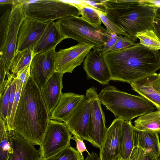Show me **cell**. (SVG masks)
Here are the masks:
<instances>
[{"mask_svg":"<svg viewBox=\"0 0 160 160\" xmlns=\"http://www.w3.org/2000/svg\"><path fill=\"white\" fill-rule=\"evenodd\" d=\"M56 23L65 39L71 38L89 45L94 51L102 52L103 49L108 31L101 25L90 23L81 17L72 16L58 19Z\"/></svg>","mask_w":160,"mask_h":160,"instance_id":"obj_5","label":"cell"},{"mask_svg":"<svg viewBox=\"0 0 160 160\" xmlns=\"http://www.w3.org/2000/svg\"><path fill=\"white\" fill-rule=\"evenodd\" d=\"M48 22H42L26 17L19 30L16 52L32 48L41 37Z\"/></svg>","mask_w":160,"mask_h":160,"instance_id":"obj_13","label":"cell"},{"mask_svg":"<svg viewBox=\"0 0 160 160\" xmlns=\"http://www.w3.org/2000/svg\"><path fill=\"white\" fill-rule=\"evenodd\" d=\"M63 75L55 72L48 80L46 87L41 90L49 116L58 104L62 94Z\"/></svg>","mask_w":160,"mask_h":160,"instance_id":"obj_18","label":"cell"},{"mask_svg":"<svg viewBox=\"0 0 160 160\" xmlns=\"http://www.w3.org/2000/svg\"><path fill=\"white\" fill-rule=\"evenodd\" d=\"M139 1L144 4L160 8V0H140Z\"/></svg>","mask_w":160,"mask_h":160,"instance_id":"obj_39","label":"cell"},{"mask_svg":"<svg viewBox=\"0 0 160 160\" xmlns=\"http://www.w3.org/2000/svg\"><path fill=\"white\" fill-rule=\"evenodd\" d=\"M33 56L32 48L16 52L11 61L9 72L16 76L31 63Z\"/></svg>","mask_w":160,"mask_h":160,"instance_id":"obj_24","label":"cell"},{"mask_svg":"<svg viewBox=\"0 0 160 160\" xmlns=\"http://www.w3.org/2000/svg\"><path fill=\"white\" fill-rule=\"evenodd\" d=\"M84 95L69 92L62 93L49 116L50 119L65 122L84 100Z\"/></svg>","mask_w":160,"mask_h":160,"instance_id":"obj_17","label":"cell"},{"mask_svg":"<svg viewBox=\"0 0 160 160\" xmlns=\"http://www.w3.org/2000/svg\"><path fill=\"white\" fill-rule=\"evenodd\" d=\"M153 30L160 40V8L156 12L153 22Z\"/></svg>","mask_w":160,"mask_h":160,"instance_id":"obj_36","label":"cell"},{"mask_svg":"<svg viewBox=\"0 0 160 160\" xmlns=\"http://www.w3.org/2000/svg\"><path fill=\"white\" fill-rule=\"evenodd\" d=\"M136 37L140 40L139 43L153 50H160V40L152 30L137 33Z\"/></svg>","mask_w":160,"mask_h":160,"instance_id":"obj_27","label":"cell"},{"mask_svg":"<svg viewBox=\"0 0 160 160\" xmlns=\"http://www.w3.org/2000/svg\"><path fill=\"white\" fill-rule=\"evenodd\" d=\"M96 88L87 89L85 98L65 122L70 132L80 139L87 141V131L92 103L98 95Z\"/></svg>","mask_w":160,"mask_h":160,"instance_id":"obj_9","label":"cell"},{"mask_svg":"<svg viewBox=\"0 0 160 160\" xmlns=\"http://www.w3.org/2000/svg\"><path fill=\"white\" fill-rule=\"evenodd\" d=\"M24 2L22 0H0V4L2 6L6 4H10L12 5H20Z\"/></svg>","mask_w":160,"mask_h":160,"instance_id":"obj_38","label":"cell"},{"mask_svg":"<svg viewBox=\"0 0 160 160\" xmlns=\"http://www.w3.org/2000/svg\"><path fill=\"white\" fill-rule=\"evenodd\" d=\"M134 126L132 122L122 121L120 138L119 160H129L134 147Z\"/></svg>","mask_w":160,"mask_h":160,"instance_id":"obj_22","label":"cell"},{"mask_svg":"<svg viewBox=\"0 0 160 160\" xmlns=\"http://www.w3.org/2000/svg\"><path fill=\"white\" fill-rule=\"evenodd\" d=\"M26 16L20 5H12L0 19V68L7 73L16 52L20 27Z\"/></svg>","mask_w":160,"mask_h":160,"instance_id":"obj_6","label":"cell"},{"mask_svg":"<svg viewBox=\"0 0 160 160\" xmlns=\"http://www.w3.org/2000/svg\"><path fill=\"white\" fill-rule=\"evenodd\" d=\"M97 7L124 32V36L134 42L139 32L153 30L157 7L144 4L139 0H106L96 1Z\"/></svg>","mask_w":160,"mask_h":160,"instance_id":"obj_3","label":"cell"},{"mask_svg":"<svg viewBox=\"0 0 160 160\" xmlns=\"http://www.w3.org/2000/svg\"><path fill=\"white\" fill-rule=\"evenodd\" d=\"M157 75L156 73L129 84L133 90L152 103L158 110H160V94L152 86Z\"/></svg>","mask_w":160,"mask_h":160,"instance_id":"obj_21","label":"cell"},{"mask_svg":"<svg viewBox=\"0 0 160 160\" xmlns=\"http://www.w3.org/2000/svg\"><path fill=\"white\" fill-rule=\"evenodd\" d=\"M93 48L89 45L78 43L77 44L56 52L55 72L62 74L72 73L74 69L80 65L87 54Z\"/></svg>","mask_w":160,"mask_h":160,"instance_id":"obj_10","label":"cell"},{"mask_svg":"<svg viewBox=\"0 0 160 160\" xmlns=\"http://www.w3.org/2000/svg\"><path fill=\"white\" fill-rule=\"evenodd\" d=\"M72 134L65 123L50 119L38 150L39 158H46L70 145Z\"/></svg>","mask_w":160,"mask_h":160,"instance_id":"obj_8","label":"cell"},{"mask_svg":"<svg viewBox=\"0 0 160 160\" xmlns=\"http://www.w3.org/2000/svg\"><path fill=\"white\" fill-rule=\"evenodd\" d=\"M49 120L41 90L30 76L23 85L13 130L26 140L40 146Z\"/></svg>","mask_w":160,"mask_h":160,"instance_id":"obj_2","label":"cell"},{"mask_svg":"<svg viewBox=\"0 0 160 160\" xmlns=\"http://www.w3.org/2000/svg\"><path fill=\"white\" fill-rule=\"evenodd\" d=\"M0 160H9L13 152L8 134L6 123L0 118Z\"/></svg>","mask_w":160,"mask_h":160,"instance_id":"obj_26","label":"cell"},{"mask_svg":"<svg viewBox=\"0 0 160 160\" xmlns=\"http://www.w3.org/2000/svg\"><path fill=\"white\" fill-rule=\"evenodd\" d=\"M97 11L102 22L107 28L108 31L111 33H114L118 36H124L123 31L114 22L111 20L106 14L97 8Z\"/></svg>","mask_w":160,"mask_h":160,"instance_id":"obj_31","label":"cell"},{"mask_svg":"<svg viewBox=\"0 0 160 160\" xmlns=\"http://www.w3.org/2000/svg\"><path fill=\"white\" fill-rule=\"evenodd\" d=\"M137 130L160 133V110H157L139 117L134 121Z\"/></svg>","mask_w":160,"mask_h":160,"instance_id":"obj_23","label":"cell"},{"mask_svg":"<svg viewBox=\"0 0 160 160\" xmlns=\"http://www.w3.org/2000/svg\"><path fill=\"white\" fill-rule=\"evenodd\" d=\"M74 4L78 9L82 19L91 24L101 26L102 21L96 7L87 2L86 1Z\"/></svg>","mask_w":160,"mask_h":160,"instance_id":"obj_25","label":"cell"},{"mask_svg":"<svg viewBox=\"0 0 160 160\" xmlns=\"http://www.w3.org/2000/svg\"><path fill=\"white\" fill-rule=\"evenodd\" d=\"M111 80L130 84L154 74L160 68V53L139 43L103 55Z\"/></svg>","mask_w":160,"mask_h":160,"instance_id":"obj_1","label":"cell"},{"mask_svg":"<svg viewBox=\"0 0 160 160\" xmlns=\"http://www.w3.org/2000/svg\"><path fill=\"white\" fill-rule=\"evenodd\" d=\"M12 78L5 88L2 94L0 95V117L5 122L6 124L10 93V85Z\"/></svg>","mask_w":160,"mask_h":160,"instance_id":"obj_29","label":"cell"},{"mask_svg":"<svg viewBox=\"0 0 160 160\" xmlns=\"http://www.w3.org/2000/svg\"><path fill=\"white\" fill-rule=\"evenodd\" d=\"M55 48L34 56L31 61L30 76L40 90L44 88L50 78L55 72Z\"/></svg>","mask_w":160,"mask_h":160,"instance_id":"obj_11","label":"cell"},{"mask_svg":"<svg viewBox=\"0 0 160 160\" xmlns=\"http://www.w3.org/2000/svg\"><path fill=\"white\" fill-rule=\"evenodd\" d=\"M119 38V36L114 33H111L108 31L107 38L105 46L103 50L101 52L102 54L108 52L110 49L116 42Z\"/></svg>","mask_w":160,"mask_h":160,"instance_id":"obj_34","label":"cell"},{"mask_svg":"<svg viewBox=\"0 0 160 160\" xmlns=\"http://www.w3.org/2000/svg\"><path fill=\"white\" fill-rule=\"evenodd\" d=\"M159 134H160V133H159Z\"/></svg>","mask_w":160,"mask_h":160,"instance_id":"obj_44","label":"cell"},{"mask_svg":"<svg viewBox=\"0 0 160 160\" xmlns=\"http://www.w3.org/2000/svg\"><path fill=\"white\" fill-rule=\"evenodd\" d=\"M71 139L75 141L76 143L77 150L81 154H82V152L85 151H87L88 154H90L87 150L83 140L75 135H73V137H72Z\"/></svg>","mask_w":160,"mask_h":160,"instance_id":"obj_37","label":"cell"},{"mask_svg":"<svg viewBox=\"0 0 160 160\" xmlns=\"http://www.w3.org/2000/svg\"><path fill=\"white\" fill-rule=\"evenodd\" d=\"M20 6L26 17L42 22H53L69 16L80 15L74 3L60 0H29Z\"/></svg>","mask_w":160,"mask_h":160,"instance_id":"obj_7","label":"cell"},{"mask_svg":"<svg viewBox=\"0 0 160 160\" xmlns=\"http://www.w3.org/2000/svg\"><path fill=\"white\" fill-rule=\"evenodd\" d=\"M84 160H99L98 154L92 152L88 154Z\"/></svg>","mask_w":160,"mask_h":160,"instance_id":"obj_41","label":"cell"},{"mask_svg":"<svg viewBox=\"0 0 160 160\" xmlns=\"http://www.w3.org/2000/svg\"><path fill=\"white\" fill-rule=\"evenodd\" d=\"M129 160H152L146 151L138 147H134Z\"/></svg>","mask_w":160,"mask_h":160,"instance_id":"obj_33","label":"cell"},{"mask_svg":"<svg viewBox=\"0 0 160 160\" xmlns=\"http://www.w3.org/2000/svg\"><path fill=\"white\" fill-rule=\"evenodd\" d=\"M17 88L14 100L10 118L8 122L6 124L8 131L13 130V123L14 115L16 108L19 102L23 85V83L20 79L17 78Z\"/></svg>","mask_w":160,"mask_h":160,"instance_id":"obj_30","label":"cell"},{"mask_svg":"<svg viewBox=\"0 0 160 160\" xmlns=\"http://www.w3.org/2000/svg\"><path fill=\"white\" fill-rule=\"evenodd\" d=\"M37 160H84L82 154L69 145L64 149L49 157Z\"/></svg>","mask_w":160,"mask_h":160,"instance_id":"obj_28","label":"cell"},{"mask_svg":"<svg viewBox=\"0 0 160 160\" xmlns=\"http://www.w3.org/2000/svg\"><path fill=\"white\" fill-rule=\"evenodd\" d=\"M64 39L56 22H49L41 37L32 48L33 56L55 48Z\"/></svg>","mask_w":160,"mask_h":160,"instance_id":"obj_19","label":"cell"},{"mask_svg":"<svg viewBox=\"0 0 160 160\" xmlns=\"http://www.w3.org/2000/svg\"><path fill=\"white\" fill-rule=\"evenodd\" d=\"M116 160H118V159H117Z\"/></svg>","mask_w":160,"mask_h":160,"instance_id":"obj_43","label":"cell"},{"mask_svg":"<svg viewBox=\"0 0 160 160\" xmlns=\"http://www.w3.org/2000/svg\"><path fill=\"white\" fill-rule=\"evenodd\" d=\"M83 68L88 78L101 84H108L111 80L109 68L100 51H90L84 58Z\"/></svg>","mask_w":160,"mask_h":160,"instance_id":"obj_15","label":"cell"},{"mask_svg":"<svg viewBox=\"0 0 160 160\" xmlns=\"http://www.w3.org/2000/svg\"><path fill=\"white\" fill-rule=\"evenodd\" d=\"M152 86L154 89L160 94V73L158 74L153 82Z\"/></svg>","mask_w":160,"mask_h":160,"instance_id":"obj_40","label":"cell"},{"mask_svg":"<svg viewBox=\"0 0 160 160\" xmlns=\"http://www.w3.org/2000/svg\"><path fill=\"white\" fill-rule=\"evenodd\" d=\"M133 140L134 147H138L144 150L152 160H158L160 158L158 133L138 131L134 128Z\"/></svg>","mask_w":160,"mask_h":160,"instance_id":"obj_20","label":"cell"},{"mask_svg":"<svg viewBox=\"0 0 160 160\" xmlns=\"http://www.w3.org/2000/svg\"><path fill=\"white\" fill-rule=\"evenodd\" d=\"M30 63L18 73L15 76L16 78L20 79L22 81L23 85L26 83L28 78L30 76Z\"/></svg>","mask_w":160,"mask_h":160,"instance_id":"obj_35","label":"cell"},{"mask_svg":"<svg viewBox=\"0 0 160 160\" xmlns=\"http://www.w3.org/2000/svg\"><path fill=\"white\" fill-rule=\"evenodd\" d=\"M123 120L115 118L107 128L99 153V160H116L119 155Z\"/></svg>","mask_w":160,"mask_h":160,"instance_id":"obj_14","label":"cell"},{"mask_svg":"<svg viewBox=\"0 0 160 160\" xmlns=\"http://www.w3.org/2000/svg\"><path fill=\"white\" fill-rule=\"evenodd\" d=\"M8 134L13 152L9 160H37L39 152L35 145L24 139L14 130L8 131Z\"/></svg>","mask_w":160,"mask_h":160,"instance_id":"obj_16","label":"cell"},{"mask_svg":"<svg viewBox=\"0 0 160 160\" xmlns=\"http://www.w3.org/2000/svg\"><path fill=\"white\" fill-rule=\"evenodd\" d=\"M98 94L91 105L87 131V141L94 146L101 148L107 128L104 113Z\"/></svg>","mask_w":160,"mask_h":160,"instance_id":"obj_12","label":"cell"},{"mask_svg":"<svg viewBox=\"0 0 160 160\" xmlns=\"http://www.w3.org/2000/svg\"><path fill=\"white\" fill-rule=\"evenodd\" d=\"M136 43L128 37L120 35L119 36L118 39L109 52L126 48L133 46Z\"/></svg>","mask_w":160,"mask_h":160,"instance_id":"obj_32","label":"cell"},{"mask_svg":"<svg viewBox=\"0 0 160 160\" xmlns=\"http://www.w3.org/2000/svg\"><path fill=\"white\" fill-rule=\"evenodd\" d=\"M98 97L116 118L124 121L132 122L133 118L154 111L156 108L143 97L120 91L114 86L103 88Z\"/></svg>","mask_w":160,"mask_h":160,"instance_id":"obj_4","label":"cell"},{"mask_svg":"<svg viewBox=\"0 0 160 160\" xmlns=\"http://www.w3.org/2000/svg\"><path fill=\"white\" fill-rule=\"evenodd\" d=\"M158 160H160V158H159Z\"/></svg>","mask_w":160,"mask_h":160,"instance_id":"obj_42","label":"cell"}]
</instances>
